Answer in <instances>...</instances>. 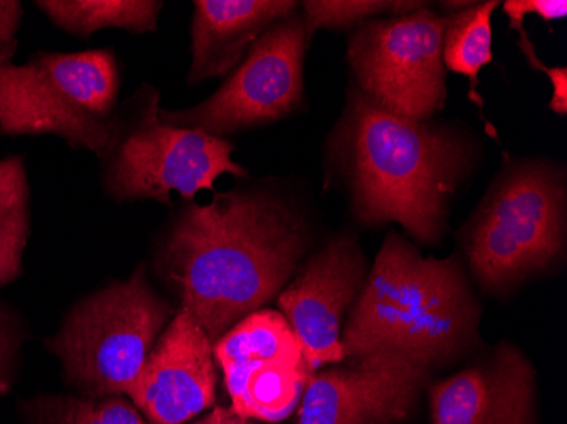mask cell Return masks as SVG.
Instances as JSON below:
<instances>
[{
	"label": "cell",
	"mask_w": 567,
	"mask_h": 424,
	"mask_svg": "<svg viewBox=\"0 0 567 424\" xmlns=\"http://www.w3.org/2000/svg\"><path fill=\"white\" fill-rule=\"evenodd\" d=\"M349 121L359 218L400 223L423 244L439 240L449 197L467 167L466 145L449 131L385 111L362 92Z\"/></svg>",
	"instance_id": "obj_3"
},
{
	"label": "cell",
	"mask_w": 567,
	"mask_h": 424,
	"mask_svg": "<svg viewBox=\"0 0 567 424\" xmlns=\"http://www.w3.org/2000/svg\"><path fill=\"white\" fill-rule=\"evenodd\" d=\"M120 73L110 50L37 53L24 65H0V131L56 135L106 156L116 148Z\"/></svg>",
	"instance_id": "obj_4"
},
{
	"label": "cell",
	"mask_w": 567,
	"mask_h": 424,
	"mask_svg": "<svg viewBox=\"0 0 567 424\" xmlns=\"http://www.w3.org/2000/svg\"><path fill=\"white\" fill-rule=\"evenodd\" d=\"M309 41L305 18L292 12L255 41L247 59L216 94L190 110H161V120L216 138L282 120L301 102Z\"/></svg>",
	"instance_id": "obj_8"
},
{
	"label": "cell",
	"mask_w": 567,
	"mask_h": 424,
	"mask_svg": "<svg viewBox=\"0 0 567 424\" xmlns=\"http://www.w3.org/2000/svg\"><path fill=\"white\" fill-rule=\"evenodd\" d=\"M208 424H254L247 417L240 416L237 411L225 410V407H216L208 417H206Z\"/></svg>",
	"instance_id": "obj_26"
},
{
	"label": "cell",
	"mask_w": 567,
	"mask_h": 424,
	"mask_svg": "<svg viewBox=\"0 0 567 424\" xmlns=\"http://www.w3.org/2000/svg\"><path fill=\"white\" fill-rule=\"evenodd\" d=\"M231 410L247 420L280 421L298 407L308 384L306 366L277 360H248L219 365Z\"/></svg>",
	"instance_id": "obj_15"
},
{
	"label": "cell",
	"mask_w": 567,
	"mask_h": 424,
	"mask_svg": "<svg viewBox=\"0 0 567 424\" xmlns=\"http://www.w3.org/2000/svg\"><path fill=\"white\" fill-rule=\"evenodd\" d=\"M30 235V185L18 156L0 162V286L18 279Z\"/></svg>",
	"instance_id": "obj_19"
},
{
	"label": "cell",
	"mask_w": 567,
	"mask_h": 424,
	"mask_svg": "<svg viewBox=\"0 0 567 424\" xmlns=\"http://www.w3.org/2000/svg\"><path fill=\"white\" fill-rule=\"evenodd\" d=\"M213 353L218 365L248 360H277L306 366L298 337L282 312L272 309H259L238 321L213 344Z\"/></svg>",
	"instance_id": "obj_17"
},
{
	"label": "cell",
	"mask_w": 567,
	"mask_h": 424,
	"mask_svg": "<svg viewBox=\"0 0 567 424\" xmlns=\"http://www.w3.org/2000/svg\"><path fill=\"white\" fill-rule=\"evenodd\" d=\"M37 6L53 24L81 38L106 28L150 33L157 28L164 8L153 0H43Z\"/></svg>",
	"instance_id": "obj_16"
},
{
	"label": "cell",
	"mask_w": 567,
	"mask_h": 424,
	"mask_svg": "<svg viewBox=\"0 0 567 424\" xmlns=\"http://www.w3.org/2000/svg\"><path fill=\"white\" fill-rule=\"evenodd\" d=\"M520 44L522 51H524L525 59H527L528 65L537 69L538 72L546 73L549 76L550 84H553V99H550V110L559 116H566L567 113V72L564 66L559 69H550V66L544 65L538 60L537 51H535L534 43H532L528 34L525 30H520Z\"/></svg>",
	"instance_id": "obj_23"
},
{
	"label": "cell",
	"mask_w": 567,
	"mask_h": 424,
	"mask_svg": "<svg viewBox=\"0 0 567 424\" xmlns=\"http://www.w3.org/2000/svg\"><path fill=\"white\" fill-rule=\"evenodd\" d=\"M563 245V180L550 168L525 167L506 175L481 207L470 260L484 286L502 287L543 270Z\"/></svg>",
	"instance_id": "obj_6"
},
{
	"label": "cell",
	"mask_w": 567,
	"mask_h": 424,
	"mask_svg": "<svg viewBox=\"0 0 567 424\" xmlns=\"http://www.w3.org/2000/svg\"><path fill=\"white\" fill-rule=\"evenodd\" d=\"M535 374L512 347L433 385V424H534Z\"/></svg>",
	"instance_id": "obj_13"
},
{
	"label": "cell",
	"mask_w": 567,
	"mask_h": 424,
	"mask_svg": "<svg viewBox=\"0 0 567 424\" xmlns=\"http://www.w3.org/2000/svg\"><path fill=\"white\" fill-rule=\"evenodd\" d=\"M234 149L225 138L164 123L155 95L138 126L121 145L111 165L107 187L123 200L171 204L172 193L190 200L200 190L215 189L219 175H247V168L231 158Z\"/></svg>",
	"instance_id": "obj_9"
},
{
	"label": "cell",
	"mask_w": 567,
	"mask_h": 424,
	"mask_svg": "<svg viewBox=\"0 0 567 424\" xmlns=\"http://www.w3.org/2000/svg\"><path fill=\"white\" fill-rule=\"evenodd\" d=\"M477 328L476 302L454 260L425 258L400 235L385 238L342 334L346 359L396 352L435 365Z\"/></svg>",
	"instance_id": "obj_2"
},
{
	"label": "cell",
	"mask_w": 567,
	"mask_h": 424,
	"mask_svg": "<svg viewBox=\"0 0 567 424\" xmlns=\"http://www.w3.org/2000/svg\"><path fill=\"white\" fill-rule=\"evenodd\" d=\"M197 424H208V423H206V420H204V421H200V423H197Z\"/></svg>",
	"instance_id": "obj_28"
},
{
	"label": "cell",
	"mask_w": 567,
	"mask_h": 424,
	"mask_svg": "<svg viewBox=\"0 0 567 424\" xmlns=\"http://www.w3.org/2000/svg\"><path fill=\"white\" fill-rule=\"evenodd\" d=\"M447 18L426 8L360 25L349 62L362 94L406 120H429L447 99L442 44Z\"/></svg>",
	"instance_id": "obj_7"
},
{
	"label": "cell",
	"mask_w": 567,
	"mask_h": 424,
	"mask_svg": "<svg viewBox=\"0 0 567 424\" xmlns=\"http://www.w3.org/2000/svg\"><path fill=\"white\" fill-rule=\"evenodd\" d=\"M215 363L208 333L181 308L127 395L153 424H184L215 404Z\"/></svg>",
	"instance_id": "obj_12"
},
{
	"label": "cell",
	"mask_w": 567,
	"mask_h": 424,
	"mask_svg": "<svg viewBox=\"0 0 567 424\" xmlns=\"http://www.w3.org/2000/svg\"><path fill=\"white\" fill-rule=\"evenodd\" d=\"M172 311L142 270L76 306L50 349L92 394H130Z\"/></svg>",
	"instance_id": "obj_5"
},
{
	"label": "cell",
	"mask_w": 567,
	"mask_h": 424,
	"mask_svg": "<svg viewBox=\"0 0 567 424\" xmlns=\"http://www.w3.org/2000/svg\"><path fill=\"white\" fill-rule=\"evenodd\" d=\"M14 344V337H12L8 318L0 311V385H2V379H4L9 362H11Z\"/></svg>",
	"instance_id": "obj_25"
},
{
	"label": "cell",
	"mask_w": 567,
	"mask_h": 424,
	"mask_svg": "<svg viewBox=\"0 0 567 424\" xmlns=\"http://www.w3.org/2000/svg\"><path fill=\"white\" fill-rule=\"evenodd\" d=\"M422 2H381V0H308L302 2L305 24L309 37L318 30H342L357 22L375 18L381 12L393 11L396 15L410 14L423 8Z\"/></svg>",
	"instance_id": "obj_21"
},
{
	"label": "cell",
	"mask_w": 567,
	"mask_h": 424,
	"mask_svg": "<svg viewBox=\"0 0 567 424\" xmlns=\"http://www.w3.org/2000/svg\"><path fill=\"white\" fill-rule=\"evenodd\" d=\"M364 260L352 238L331 241L282 290L279 308L298 337L309 374L346 359L343 316L362 289Z\"/></svg>",
	"instance_id": "obj_11"
},
{
	"label": "cell",
	"mask_w": 567,
	"mask_h": 424,
	"mask_svg": "<svg viewBox=\"0 0 567 424\" xmlns=\"http://www.w3.org/2000/svg\"><path fill=\"white\" fill-rule=\"evenodd\" d=\"M14 51L16 46H0V65L11 62Z\"/></svg>",
	"instance_id": "obj_27"
},
{
	"label": "cell",
	"mask_w": 567,
	"mask_h": 424,
	"mask_svg": "<svg viewBox=\"0 0 567 424\" xmlns=\"http://www.w3.org/2000/svg\"><path fill=\"white\" fill-rule=\"evenodd\" d=\"M22 6L18 0H0V46H18L16 33L21 25Z\"/></svg>",
	"instance_id": "obj_24"
},
{
	"label": "cell",
	"mask_w": 567,
	"mask_h": 424,
	"mask_svg": "<svg viewBox=\"0 0 567 424\" xmlns=\"http://www.w3.org/2000/svg\"><path fill=\"white\" fill-rule=\"evenodd\" d=\"M298 6L292 0H196L189 84L231 72L255 41Z\"/></svg>",
	"instance_id": "obj_14"
},
{
	"label": "cell",
	"mask_w": 567,
	"mask_h": 424,
	"mask_svg": "<svg viewBox=\"0 0 567 424\" xmlns=\"http://www.w3.org/2000/svg\"><path fill=\"white\" fill-rule=\"evenodd\" d=\"M302 223L266 194H216L178 219L164 250L183 308L213 344L288 282L305 251Z\"/></svg>",
	"instance_id": "obj_1"
},
{
	"label": "cell",
	"mask_w": 567,
	"mask_h": 424,
	"mask_svg": "<svg viewBox=\"0 0 567 424\" xmlns=\"http://www.w3.org/2000/svg\"><path fill=\"white\" fill-rule=\"evenodd\" d=\"M30 411L37 424H146L135 407L121 400L43 397Z\"/></svg>",
	"instance_id": "obj_20"
},
{
	"label": "cell",
	"mask_w": 567,
	"mask_h": 424,
	"mask_svg": "<svg viewBox=\"0 0 567 424\" xmlns=\"http://www.w3.org/2000/svg\"><path fill=\"white\" fill-rule=\"evenodd\" d=\"M503 12L512 30H524L527 15H538L543 21H559L567 15L566 0H506Z\"/></svg>",
	"instance_id": "obj_22"
},
{
	"label": "cell",
	"mask_w": 567,
	"mask_h": 424,
	"mask_svg": "<svg viewBox=\"0 0 567 424\" xmlns=\"http://www.w3.org/2000/svg\"><path fill=\"white\" fill-rule=\"evenodd\" d=\"M429 369L396 352L315 372L302 392L298 424H396L406 420Z\"/></svg>",
	"instance_id": "obj_10"
},
{
	"label": "cell",
	"mask_w": 567,
	"mask_h": 424,
	"mask_svg": "<svg viewBox=\"0 0 567 424\" xmlns=\"http://www.w3.org/2000/svg\"><path fill=\"white\" fill-rule=\"evenodd\" d=\"M499 2H484L447 15L442 44L444 66L471 81V95L480 85V72L493 62L492 18Z\"/></svg>",
	"instance_id": "obj_18"
}]
</instances>
